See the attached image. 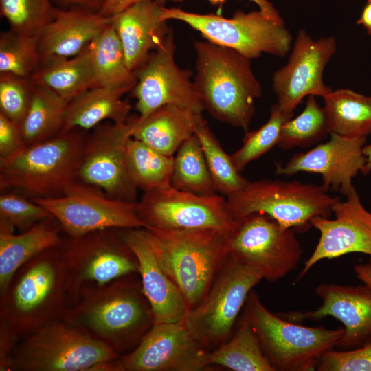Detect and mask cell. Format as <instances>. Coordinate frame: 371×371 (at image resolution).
I'll return each mask as SVG.
<instances>
[{
	"label": "cell",
	"mask_w": 371,
	"mask_h": 371,
	"mask_svg": "<svg viewBox=\"0 0 371 371\" xmlns=\"http://www.w3.org/2000/svg\"><path fill=\"white\" fill-rule=\"evenodd\" d=\"M196 90L210 115L248 131L255 100L262 95L251 60L236 50L207 40L194 43Z\"/></svg>",
	"instance_id": "obj_3"
},
{
	"label": "cell",
	"mask_w": 371,
	"mask_h": 371,
	"mask_svg": "<svg viewBox=\"0 0 371 371\" xmlns=\"http://www.w3.org/2000/svg\"><path fill=\"white\" fill-rule=\"evenodd\" d=\"M173 1H182L183 0H172ZM214 5L223 4L226 0H207ZM256 3L260 10L271 20L278 23H284L279 12L268 0H249Z\"/></svg>",
	"instance_id": "obj_46"
},
{
	"label": "cell",
	"mask_w": 371,
	"mask_h": 371,
	"mask_svg": "<svg viewBox=\"0 0 371 371\" xmlns=\"http://www.w3.org/2000/svg\"><path fill=\"white\" fill-rule=\"evenodd\" d=\"M194 135L201 144L216 192L228 196L249 181L238 172L231 158L208 127L203 118L197 124Z\"/></svg>",
	"instance_id": "obj_35"
},
{
	"label": "cell",
	"mask_w": 371,
	"mask_h": 371,
	"mask_svg": "<svg viewBox=\"0 0 371 371\" xmlns=\"http://www.w3.org/2000/svg\"><path fill=\"white\" fill-rule=\"evenodd\" d=\"M366 139L348 138L330 132L327 142L294 154L284 165L278 164L276 173L286 176L300 172L319 174L327 192L330 189L346 197L356 191L352 179L364 169L363 148Z\"/></svg>",
	"instance_id": "obj_19"
},
{
	"label": "cell",
	"mask_w": 371,
	"mask_h": 371,
	"mask_svg": "<svg viewBox=\"0 0 371 371\" xmlns=\"http://www.w3.org/2000/svg\"><path fill=\"white\" fill-rule=\"evenodd\" d=\"M144 229L160 265L179 289L188 310L194 308L228 257L229 233Z\"/></svg>",
	"instance_id": "obj_4"
},
{
	"label": "cell",
	"mask_w": 371,
	"mask_h": 371,
	"mask_svg": "<svg viewBox=\"0 0 371 371\" xmlns=\"http://www.w3.org/2000/svg\"><path fill=\"white\" fill-rule=\"evenodd\" d=\"M62 231L55 218L42 221L19 234L0 224V294L23 265L61 244Z\"/></svg>",
	"instance_id": "obj_26"
},
{
	"label": "cell",
	"mask_w": 371,
	"mask_h": 371,
	"mask_svg": "<svg viewBox=\"0 0 371 371\" xmlns=\"http://www.w3.org/2000/svg\"><path fill=\"white\" fill-rule=\"evenodd\" d=\"M175 49L170 30L161 45L135 71L137 82L131 91L139 117H146L165 105H175L200 114L205 111L191 79L192 71L177 65Z\"/></svg>",
	"instance_id": "obj_15"
},
{
	"label": "cell",
	"mask_w": 371,
	"mask_h": 371,
	"mask_svg": "<svg viewBox=\"0 0 371 371\" xmlns=\"http://www.w3.org/2000/svg\"><path fill=\"white\" fill-rule=\"evenodd\" d=\"M330 133L324 107L317 102L315 96L309 95L303 111L283 124L277 146L283 150L308 147Z\"/></svg>",
	"instance_id": "obj_36"
},
{
	"label": "cell",
	"mask_w": 371,
	"mask_h": 371,
	"mask_svg": "<svg viewBox=\"0 0 371 371\" xmlns=\"http://www.w3.org/2000/svg\"><path fill=\"white\" fill-rule=\"evenodd\" d=\"M59 247L66 272L69 307L77 302L82 289L101 286L139 272L137 259L120 229L67 236Z\"/></svg>",
	"instance_id": "obj_10"
},
{
	"label": "cell",
	"mask_w": 371,
	"mask_h": 371,
	"mask_svg": "<svg viewBox=\"0 0 371 371\" xmlns=\"http://www.w3.org/2000/svg\"><path fill=\"white\" fill-rule=\"evenodd\" d=\"M56 7L52 0H0V14L10 29L39 38L54 19Z\"/></svg>",
	"instance_id": "obj_39"
},
{
	"label": "cell",
	"mask_w": 371,
	"mask_h": 371,
	"mask_svg": "<svg viewBox=\"0 0 371 371\" xmlns=\"http://www.w3.org/2000/svg\"><path fill=\"white\" fill-rule=\"evenodd\" d=\"M34 87L31 77L0 74V113L21 124L30 106Z\"/></svg>",
	"instance_id": "obj_41"
},
{
	"label": "cell",
	"mask_w": 371,
	"mask_h": 371,
	"mask_svg": "<svg viewBox=\"0 0 371 371\" xmlns=\"http://www.w3.org/2000/svg\"><path fill=\"white\" fill-rule=\"evenodd\" d=\"M357 23L362 25L371 34V3L368 2L364 7Z\"/></svg>",
	"instance_id": "obj_49"
},
{
	"label": "cell",
	"mask_w": 371,
	"mask_h": 371,
	"mask_svg": "<svg viewBox=\"0 0 371 371\" xmlns=\"http://www.w3.org/2000/svg\"><path fill=\"white\" fill-rule=\"evenodd\" d=\"M234 335L217 348L207 351L204 362L234 371H276L265 355L245 312Z\"/></svg>",
	"instance_id": "obj_29"
},
{
	"label": "cell",
	"mask_w": 371,
	"mask_h": 371,
	"mask_svg": "<svg viewBox=\"0 0 371 371\" xmlns=\"http://www.w3.org/2000/svg\"><path fill=\"white\" fill-rule=\"evenodd\" d=\"M21 336L0 325V371H12L13 355Z\"/></svg>",
	"instance_id": "obj_44"
},
{
	"label": "cell",
	"mask_w": 371,
	"mask_h": 371,
	"mask_svg": "<svg viewBox=\"0 0 371 371\" xmlns=\"http://www.w3.org/2000/svg\"><path fill=\"white\" fill-rule=\"evenodd\" d=\"M135 255L142 289L154 317V324L183 321L188 308L179 289L160 265L144 228L120 229Z\"/></svg>",
	"instance_id": "obj_22"
},
{
	"label": "cell",
	"mask_w": 371,
	"mask_h": 371,
	"mask_svg": "<svg viewBox=\"0 0 371 371\" xmlns=\"http://www.w3.org/2000/svg\"><path fill=\"white\" fill-rule=\"evenodd\" d=\"M89 49L98 86L133 89L136 76L127 67L122 45L113 22L91 42Z\"/></svg>",
	"instance_id": "obj_31"
},
{
	"label": "cell",
	"mask_w": 371,
	"mask_h": 371,
	"mask_svg": "<svg viewBox=\"0 0 371 371\" xmlns=\"http://www.w3.org/2000/svg\"><path fill=\"white\" fill-rule=\"evenodd\" d=\"M155 1L161 5H164L166 1V0H155Z\"/></svg>",
	"instance_id": "obj_51"
},
{
	"label": "cell",
	"mask_w": 371,
	"mask_h": 371,
	"mask_svg": "<svg viewBox=\"0 0 371 371\" xmlns=\"http://www.w3.org/2000/svg\"><path fill=\"white\" fill-rule=\"evenodd\" d=\"M26 146L20 124L0 113V160L16 155Z\"/></svg>",
	"instance_id": "obj_43"
},
{
	"label": "cell",
	"mask_w": 371,
	"mask_h": 371,
	"mask_svg": "<svg viewBox=\"0 0 371 371\" xmlns=\"http://www.w3.org/2000/svg\"><path fill=\"white\" fill-rule=\"evenodd\" d=\"M113 17L80 7L56 8L54 19L39 36L41 61L52 57L69 58L85 49Z\"/></svg>",
	"instance_id": "obj_23"
},
{
	"label": "cell",
	"mask_w": 371,
	"mask_h": 371,
	"mask_svg": "<svg viewBox=\"0 0 371 371\" xmlns=\"http://www.w3.org/2000/svg\"><path fill=\"white\" fill-rule=\"evenodd\" d=\"M174 156L159 152L131 137L126 146V165L130 178L144 192L171 186Z\"/></svg>",
	"instance_id": "obj_33"
},
{
	"label": "cell",
	"mask_w": 371,
	"mask_h": 371,
	"mask_svg": "<svg viewBox=\"0 0 371 371\" xmlns=\"http://www.w3.org/2000/svg\"><path fill=\"white\" fill-rule=\"evenodd\" d=\"M244 311L276 371L315 370L320 358L335 348L344 328L302 326L269 311L253 290Z\"/></svg>",
	"instance_id": "obj_6"
},
{
	"label": "cell",
	"mask_w": 371,
	"mask_h": 371,
	"mask_svg": "<svg viewBox=\"0 0 371 371\" xmlns=\"http://www.w3.org/2000/svg\"><path fill=\"white\" fill-rule=\"evenodd\" d=\"M163 7L155 0L144 1L113 16L127 67L133 72L161 45L170 31L161 18Z\"/></svg>",
	"instance_id": "obj_24"
},
{
	"label": "cell",
	"mask_w": 371,
	"mask_h": 371,
	"mask_svg": "<svg viewBox=\"0 0 371 371\" xmlns=\"http://www.w3.org/2000/svg\"><path fill=\"white\" fill-rule=\"evenodd\" d=\"M68 102L34 82L32 99L20 126L26 146L52 137L63 129Z\"/></svg>",
	"instance_id": "obj_32"
},
{
	"label": "cell",
	"mask_w": 371,
	"mask_h": 371,
	"mask_svg": "<svg viewBox=\"0 0 371 371\" xmlns=\"http://www.w3.org/2000/svg\"><path fill=\"white\" fill-rule=\"evenodd\" d=\"M59 246L40 254L16 271L0 294V325L21 337L63 319L69 303Z\"/></svg>",
	"instance_id": "obj_2"
},
{
	"label": "cell",
	"mask_w": 371,
	"mask_h": 371,
	"mask_svg": "<svg viewBox=\"0 0 371 371\" xmlns=\"http://www.w3.org/2000/svg\"><path fill=\"white\" fill-rule=\"evenodd\" d=\"M207 350L184 320L154 324L131 352L108 361L106 371H202Z\"/></svg>",
	"instance_id": "obj_17"
},
{
	"label": "cell",
	"mask_w": 371,
	"mask_h": 371,
	"mask_svg": "<svg viewBox=\"0 0 371 371\" xmlns=\"http://www.w3.org/2000/svg\"><path fill=\"white\" fill-rule=\"evenodd\" d=\"M84 130L62 131L45 140L27 146L16 155L0 160L1 190L13 188L35 195H62L76 180L87 136Z\"/></svg>",
	"instance_id": "obj_5"
},
{
	"label": "cell",
	"mask_w": 371,
	"mask_h": 371,
	"mask_svg": "<svg viewBox=\"0 0 371 371\" xmlns=\"http://www.w3.org/2000/svg\"><path fill=\"white\" fill-rule=\"evenodd\" d=\"M322 305L306 312L280 314L289 320L318 321L330 316L344 325V334L336 345L339 350H349L371 344V290L366 285L323 283L315 289Z\"/></svg>",
	"instance_id": "obj_21"
},
{
	"label": "cell",
	"mask_w": 371,
	"mask_h": 371,
	"mask_svg": "<svg viewBox=\"0 0 371 371\" xmlns=\"http://www.w3.org/2000/svg\"><path fill=\"white\" fill-rule=\"evenodd\" d=\"M339 199L329 195L322 185L271 179L249 181L226 197L229 212L235 220L262 213L299 232L308 230L316 216L329 218L333 205Z\"/></svg>",
	"instance_id": "obj_7"
},
{
	"label": "cell",
	"mask_w": 371,
	"mask_h": 371,
	"mask_svg": "<svg viewBox=\"0 0 371 371\" xmlns=\"http://www.w3.org/2000/svg\"><path fill=\"white\" fill-rule=\"evenodd\" d=\"M363 153L366 157V164L362 174L367 175L371 171V144L363 146Z\"/></svg>",
	"instance_id": "obj_50"
},
{
	"label": "cell",
	"mask_w": 371,
	"mask_h": 371,
	"mask_svg": "<svg viewBox=\"0 0 371 371\" xmlns=\"http://www.w3.org/2000/svg\"><path fill=\"white\" fill-rule=\"evenodd\" d=\"M161 18L182 21L200 32L205 40L236 50L250 60L262 53L283 57L290 51L293 40L284 23L271 20L260 10H239L225 18L164 6Z\"/></svg>",
	"instance_id": "obj_9"
},
{
	"label": "cell",
	"mask_w": 371,
	"mask_h": 371,
	"mask_svg": "<svg viewBox=\"0 0 371 371\" xmlns=\"http://www.w3.org/2000/svg\"><path fill=\"white\" fill-rule=\"evenodd\" d=\"M42 205L21 196L3 193L0 195V224L11 230L25 231L42 221L53 219Z\"/></svg>",
	"instance_id": "obj_40"
},
{
	"label": "cell",
	"mask_w": 371,
	"mask_h": 371,
	"mask_svg": "<svg viewBox=\"0 0 371 371\" xmlns=\"http://www.w3.org/2000/svg\"><path fill=\"white\" fill-rule=\"evenodd\" d=\"M332 212L333 219L316 216L311 220L312 227L320 232V237L295 282L323 259L350 253L371 256V212L361 203L357 190L348 195L346 201L338 200Z\"/></svg>",
	"instance_id": "obj_20"
},
{
	"label": "cell",
	"mask_w": 371,
	"mask_h": 371,
	"mask_svg": "<svg viewBox=\"0 0 371 371\" xmlns=\"http://www.w3.org/2000/svg\"><path fill=\"white\" fill-rule=\"evenodd\" d=\"M323 98L330 132L348 138L371 134V96L339 89Z\"/></svg>",
	"instance_id": "obj_30"
},
{
	"label": "cell",
	"mask_w": 371,
	"mask_h": 371,
	"mask_svg": "<svg viewBox=\"0 0 371 371\" xmlns=\"http://www.w3.org/2000/svg\"><path fill=\"white\" fill-rule=\"evenodd\" d=\"M202 114L175 106L165 105L148 115L131 117V137L169 156L194 135Z\"/></svg>",
	"instance_id": "obj_25"
},
{
	"label": "cell",
	"mask_w": 371,
	"mask_h": 371,
	"mask_svg": "<svg viewBox=\"0 0 371 371\" xmlns=\"http://www.w3.org/2000/svg\"><path fill=\"white\" fill-rule=\"evenodd\" d=\"M368 3H371V0H368Z\"/></svg>",
	"instance_id": "obj_53"
},
{
	"label": "cell",
	"mask_w": 371,
	"mask_h": 371,
	"mask_svg": "<svg viewBox=\"0 0 371 371\" xmlns=\"http://www.w3.org/2000/svg\"><path fill=\"white\" fill-rule=\"evenodd\" d=\"M293 115V112L284 110L276 103L271 106L269 118L262 126L245 131L242 146L231 155L236 170L241 172L249 163L278 145L283 124Z\"/></svg>",
	"instance_id": "obj_38"
},
{
	"label": "cell",
	"mask_w": 371,
	"mask_h": 371,
	"mask_svg": "<svg viewBox=\"0 0 371 371\" xmlns=\"http://www.w3.org/2000/svg\"><path fill=\"white\" fill-rule=\"evenodd\" d=\"M262 279L258 271L228 256L205 297L188 311L184 319L207 351L229 339L249 293Z\"/></svg>",
	"instance_id": "obj_11"
},
{
	"label": "cell",
	"mask_w": 371,
	"mask_h": 371,
	"mask_svg": "<svg viewBox=\"0 0 371 371\" xmlns=\"http://www.w3.org/2000/svg\"><path fill=\"white\" fill-rule=\"evenodd\" d=\"M65 7H80L94 12H99L104 0H57Z\"/></svg>",
	"instance_id": "obj_47"
},
{
	"label": "cell",
	"mask_w": 371,
	"mask_h": 371,
	"mask_svg": "<svg viewBox=\"0 0 371 371\" xmlns=\"http://www.w3.org/2000/svg\"><path fill=\"white\" fill-rule=\"evenodd\" d=\"M144 1L148 0H104L98 12L107 17H113L135 3Z\"/></svg>",
	"instance_id": "obj_45"
},
{
	"label": "cell",
	"mask_w": 371,
	"mask_h": 371,
	"mask_svg": "<svg viewBox=\"0 0 371 371\" xmlns=\"http://www.w3.org/2000/svg\"><path fill=\"white\" fill-rule=\"evenodd\" d=\"M171 186L199 195L216 192L201 144L195 135L186 140L174 155Z\"/></svg>",
	"instance_id": "obj_34"
},
{
	"label": "cell",
	"mask_w": 371,
	"mask_h": 371,
	"mask_svg": "<svg viewBox=\"0 0 371 371\" xmlns=\"http://www.w3.org/2000/svg\"><path fill=\"white\" fill-rule=\"evenodd\" d=\"M337 49L333 36L313 39L300 30L286 65L277 70L272 87L277 104L284 110L293 112L304 98L325 97L333 90L323 81L324 68Z\"/></svg>",
	"instance_id": "obj_18"
},
{
	"label": "cell",
	"mask_w": 371,
	"mask_h": 371,
	"mask_svg": "<svg viewBox=\"0 0 371 371\" xmlns=\"http://www.w3.org/2000/svg\"><path fill=\"white\" fill-rule=\"evenodd\" d=\"M32 199L45 207L72 238L105 229L146 227L139 216L137 201L111 198L101 189L78 180L69 184L62 195Z\"/></svg>",
	"instance_id": "obj_13"
},
{
	"label": "cell",
	"mask_w": 371,
	"mask_h": 371,
	"mask_svg": "<svg viewBox=\"0 0 371 371\" xmlns=\"http://www.w3.org/2000/svg\"><path fill=\"white\" fill-rule=\"evenodd\" d=\"M295 232L265 214H251L236 220L229 234L228 256L258 271L262 279L278 281L295 269L302 258Z\"/></svg>",
	"instance_id": "obj_12"
},
{
	"label": "cell",
	"mask_w": 371,
	"mask_h": 371,
	"mask_svg": "<svg viewBox=\"0 0 371 371\" xmlns=\"http://www.w3.org/2000/svg\"><path fill=\"white\" fill-rule=\"evenodd\" d=\"M137 210L146 229H207L230 233L236 224L223 195H199L172 186L144 192Z\"/></svg>",
	"instance_id": "obj_14"
},
{
	"label": "cell",
	"mask_w": 371,
	"mask_h": 371,
	"mask_svg": "<svg viewBox=\"0 0 371 371\" xmlns=\"http://www.w3.org/2000/svg\"><path fill=\"white\" fill-rule=\"evenodd\" d=\"M120 355L104 343L63 319L21 336L12 371H93Z\"/></svg>",
	"instance_id": "obj_8"
},
{
	"label": "cell",
	"mask_w": 371,
	"mask_h": 371,
	"mask_svg": "<svg viewBox=\"0 0 371 371\" xmlns=\"http://www.w3.org/2000/svg\"><path fill=\"white\" fill-rule=\"evenodd\" d=\"M129 91L98 86L83 92L68 103L63 131H87L106 120L115 123L126 122L131 106L122 100V95Z\"/></svg>",
	"instance_id": "obj_27"
},
{
	"label": "cell",
	"mask_w": 371,
	"mask_h": 371,
	"mask_svg": "<svg viewBox=\"0 0 371 371\" xmlns=\"http://www.w3.org/2000/svg\"><path fill=\"white\" fill-rule=\"evenodd\" d=\"M369 263L371 265V258H370V259L369 260Z\"/></svg>",
	"instance_id": "obj_52"
},
{
	"label": "cell",
	"mask_w": 371,
	"mask_h": 371,
	"mask_svg": "<svg viewBox=\"0 0 371 371\" xmlns=\"http://www.w3.org/2000/svg\"><path fill=\"white\" fill-rule=\"evenodd\" d=\"M136 274L82 289L62 319L120 355L131 352L154 325L151 307Z\"/></svg>",
	"instance_id": "obj_1"
},
{
	"label": "cell",
	"mask_w": 371,
	"mask_h": 371,
	"mask_svg": "<svg viewBox=\"0 0 371 371\" xmlns=\"http://www.w3.org/2000/svg\"><path fill=\"white\" fill-rule=\"evenodd\" d=\"M356 277L371 290V265L358 263L354 265Z\"/></svg>",
	"instance_id": "obj_48"
},
{
	"label": "cell",
	"mask_w": 371,
	"mask_h": 371,
	"mask_svg": "<svg viewBox=\"0 0 371 371\" xmlns=\"http://www.w3.org/2000/svg\"><path fill=\"white\" fill-rule=\"evenodd\" d=\"M31 78L34 82L47 87L68 102L83 92L98 87L89 45L72 57H52L42 60Z\"/></svg>",
	"instance_id": "obj_28"
},
{
	"label": "cell",
	"mask_w": 371,
	"mask_h": 371,
	"mask_svg": "<svg viewBox=\"0 0 371 371\" xmlns=\"http://www.w3.org/2000/svg\"><path fill=\"white\" fill-rule=\"evenodd\" d=\"M132 122L100 124L87 136L76 180L98 188L109 196L136 202L137 188L128 175L126 146Z\"/></svg>",
	"instance_id": "obj_16"
},
{
	"label": "cell",
	"mask_w": 371,
	"mask_h": 371,
	"mask_svg": "<svg viewBox=\"0 0 371 371\" xmlns=\"http://www.w3.org/2000/svg\"><path fill=\"white\" fill-rule=\"evenodd\" d=\"M41 63L39 38L10 29L0 34V74L31 77Z\"/></svg>",
	"instance_id": "obj_37"
},
{
	"label": "cell",
	"mask_w": 371,
	"mask_h": 371,
	"mask_svg": "<svg viewBox=\"0 0 371 371\" xmlns=\"http://www.w3.org/2000/svg\"><path fill=\"white\" fill-rule=\"evenodd\" d=\"M316 370L371 371V344L349 350H329L320 358Z\"/></svg>",
	"instance_id": "obj_42"
}]
</instances>
